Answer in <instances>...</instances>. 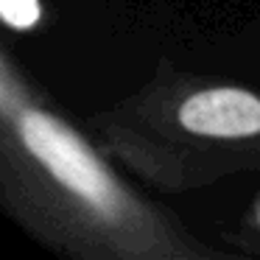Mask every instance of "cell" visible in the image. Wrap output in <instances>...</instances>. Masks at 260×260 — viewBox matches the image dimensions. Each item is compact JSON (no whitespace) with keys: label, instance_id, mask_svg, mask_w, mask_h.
Masks as SVG:
<instances>
[{"label":"cell","instance_id":"6da1fadb","mask_svg":"<svg viewBox=\"0 0 260 260\" xmlns=\"http://www.w3.org/2000/svg\"><path fill=\"white\" fill-rule=\"evenodd\" d=\"M14 126L28 148V154L76 199L101 215H118L123 207L115 176L104 168L90 146L56 115L37 107H20L14 115Z\"/></svg>","mask_w":260,"mask_h":260},{"label":"cell","instance_id":"7a4b0ae2","mask_svg":"<svg viewBox=\"0 0 260 260\" xmlns=\"http://www.w3.org/2000/svg\"><path fill=\"white\" fill-rule=\"evenodd\" d=\"M179 123L204 137L260 135V98L238 87L202 90L179 107Z\"/></svg>","mask_w":260,"mask_h":260},{"label":"cell","instance_id":"3957f363","mask_svg":"<svg viewBox=\"0 0 260 260\" xmlns=\"http://www.w3.org/2000/svg\"><path fill=\"white\" fill-rule=\"evenodd\" d=\"M0 17L14 31H31L42 20L40 0H0Z\"/></svg>","mask_w":260,"mask_h":260}]
</instances>
